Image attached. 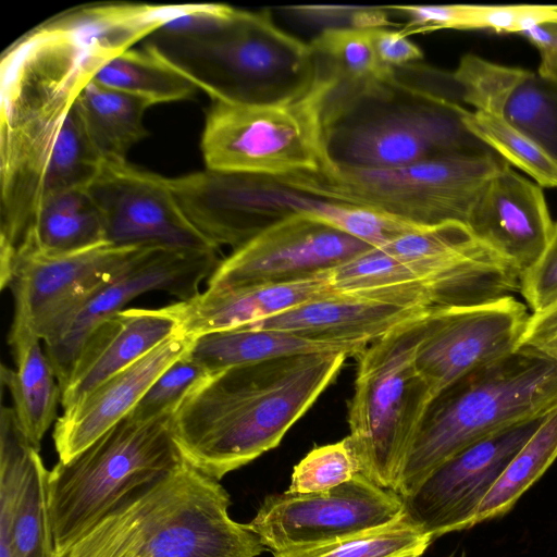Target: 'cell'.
<instances>
[{"mask_svg":"<svg viewBox=\"0 0 557 557\" xmlns=\"http://www.w3.org/2000/svg\"><path fill=\"white\" fill-rule=\"evenodd\" d=\"M133 3L77 8L24 34L0 63V286L49 194L87 187L102 162L77 99L98 70L149 35Z\"/></svg>","mask_w":557,"mask_h":557,"instance_id":"1","label":"cell"},{"mask_svg":"<svg viewBox=\"0 0 557 557\" xmlns=\"http://www.w3.org/2000/svg\"><path fill=\"white\" fill-rule=\"evenodd\" d=\"M348 354H299L230 368L196 385L172 414L182 458L220 481L275 448L334 382Z\"/></svg>","mask_w":557,"mask_h":557,"instance_id":"2","label":"cell"},{"mask_svg":"<svg viewBox=\"0 0 557 557\" xmlns=\"http://www.w3.org/2000/svg\"><path fill=\"white\" fill-rule=\"evenodd\" d=\"M420 67L394 69L385 79L325 97L330 166L387 169L493 151L467 128L451 73L422 82L426 67L419 78Z\"/></svg>","mask_w":557,"mask_h":557,"instance_id":"3","label":"cell"},{"mask_svg":"<svg viewBox=\"0 0 557 557\" xmlns=\"http://www.w3.org/2000/svg\"><path fill=\"white\" fill-rule=\"evenodd\" d=\"M231 497L183 460L127 496L63 557H258L265 549L228 513Z\"/></svg>","mask_w":557,"mask_h":557,"instance_id":"4","label":"cell"},{"mask_svg":"<svg viewBox=\"0 0 557 557\" xmlns=\"http://www.w3.org/2000/svg\"><path fill=\"white\" fill-rule=\"evenodd\" d=\"M145 48L191 81L211 101L292 102L310 91L317 75L309 44L276 26L270 10L236 9L219 27L195 37L154 32Z\"/></svg>","mask_w":557,"mask_h":557,"instance_id":"5","label":"cell"},{"mask_svg":"<svg viewBox=\"0 0 557 557\" xmlns=\"http://www.w3.org/2000/svg\"><path fill=\"white\" fill-rule=\"evenodd\" d=\"M557 406V362L520 347L448 386L430 403L401 468L396 493L410 494L467 446Z\"/></svg>","mask_w":557,"mask_h":557,"instance_id":"6","label":"cell"},{"mask_svg":"<svg viewBox=\"0 0 557 557\" xmlns=\"http://www.w3.org/2000/svg\"><path fill=\"white\" fill-rule=\"evenodd\" d=\"M172 413L148 420L127 414L87 448L48 473V509L57 557L127 496L184 459Z\"/></svg>","mask_w":557,"mask_h":557,"instance_id":"7","label":"cell"},{"mask_svg":"<svg viewBox=\"0 0 557 557\" xmlns=\"http://www.w3.org/2000/svg\"><path fill=\"white\" fill-rule=\"evenodd\" d=\"M434 311L397 326L356 357L348 436L362 474L395 492L412 440L433 399L414 360Z\"/></svg>","mask_w":557,"mask_h":557,"instance_id":"8","label":"cell"},{"mask_svg":"<svg viewBox=\"0 0 557 557\" xmlns=\"http://www.w3.org/2000/svg\"><path fill=\"white\" fill-rule=\"evenodd\" d=\"M505 163L488 151L387 169L330 166L276 178L317 198L422 226L451 222L466 225L482 188Z\"/></svg>","mask_w":557,"mask_h":557,"instance_id":"9","label":"cell"},{"mask_svg":"<svg viewBox=\"0 0 557 557\" xmlns=\"http://www.w3.org/2000/svg\"><path fill=\"white\" fill-rule=\"evenodd\" d=\"M329 87L317 74L310 91L292 102L212 100L201 136L206 169L271 177L329 169L323 135Z\"/></svg>","mask_w":557,"mask_h":557,"instance_id":"10","label":"cell"},{"mask_svg":"<svg viewBox=\"0 0 557 557\" xmlns=\"http://www.w3.org/2000/svg\"><path fill=\"white\" fill-rule=\"evenodd\" d=\"M190 222L215 246L239 247L285 219L308 215L325 221L335 205L267 175L203 170L168 177Z\"/></svg>","mask_w":557,"mask_h":557,"instance_id":"11","label":"cell"},{"mask_svg":"<svg viewBox=\"0 0 557 557\" xmlns=\"http://www.w3.org/2000/svg\"><path fill=\"white\" fill-rule=\"evenodd\" d=\"M403 515L398 493L358 474L329 491L268 495L245 524L274 554L357 535Z\"/></svg>","mask_w":557,"mask_h":557,"instance_id":"12","label":"cell"},{"mask_svg":"<svg viewBox=\"0 0 557 557\" xmlns=\"http://www.w3.org/2000/svg\"><path fill=\"white\" fill-rule=\"evenodd\" d=\"M147 246L107 243L62 257L18 258L8 285L14 299L8 337L27 333L48 341Z\"/></svg>","mask_w":557,"mask_h":557,"instance_id":"13","label":"cell"},{"mask_svg":"<svg viewBox=\"0 0 557 557\" xmlns=\"http://www.w3.org/2000/svg\"><path fill=\"white\" fill-rule=\"evenodd\" d=\"M545 416L493 433L445 460L403 497L405 516L433 541L473 527L481 503Z\"/></svg>","mask_w":557,"mask_h":557,"instance_id":"14","label":"cell"},{"mask_svg":"<svg viewBox=\"0 0 557 557\" xmlns=\"http://www.w3.org/2000/svg\"><path fill=\"white\" fill-rule=\"evenodd\" d=\"M222 259L218 250L189 251L147 246L114 280L96 292L45 343L61 389L70 379L81 348L103 320L125 309L134 298L149 292H165L188 300L200 293Z\"/></svg>","mask_w":557,"mask_h":557,"instance_id":"15","label":"cell"},{"mask_svg":"<svg viewBox=\"0 0 557 557\" xmlns=\"http://www.w3.org/2000/svg\"><path fill=\"white\" fill-rule=\"evenodd\" d=\"M86 188L102 216L109 244L220 251L187 218L168 177L127 160H102Z\"/></svg>","mask_w":557,"mask_h":557,"instance_id":"16","label":"cell"},{"mask_svg":"<svg viewBox=\"0 0 557 557\" xmlns=\"http://www.w3.org/2000/svg\"><path fill=\"white\" fill-rule=\"evenodd\" d=\"M529 315L527 306L512 295L475 306L435 310L414 360L432 397L516 352Z\"/></svg>","mask_w":557,"mask_h":557,"instance_id":"17","label":"cell"},{"mask_svg":"<svg viewBox=\"0 0 557 557\" xmlns=\"http://www.w3.org/2000/svg\"><path fill=\"white\" fill-rule=\"evenodd\" d=\"M370 248L367 243L321 220L295 215L270 225L233 249L207 280V289L310 276Z\"/></svg>","mask_w":557,"mask_h":557,"instance_id":"18","label":"cell"},{"mask_svg":"<svg viewBox=\"0 0 557 557\" xmlns=\"http://www.w3.org/2000/svg\"><path fill=\"white\" fill-rule=\"evenodd\" d=\"M48 473L13 407L0 413V557H57L48 509Z\"/></svg>","mask_w":557,"mask_h":557,"instance_id":"19","label":"cell"},{"mask_svg":"<svg viewBox=\"0 0 557 557\" xmlns=\"http://www.w3.org/2000/svg\"><path fill=\"white\" fill-rule=\"evenodd\" d=\"M433 309L413 286L368 294L335 293L246 326L339 344L368 345Z\"/></svg>","mask_w":557,"mask_h":557,"instance_id":"20","label":"cell"},{"mask_svg":"<svg viewBox=\"0 0 557 557\" xmlns=\"http://www.w3.org/2000/svg\"><path fill=\"white\" fill-rule=\"evenodd\" d=\"M466 226L521 276L541 258L555 223L541 186L505 163L482 188Z\"/></svg>","mask_w":557,"mask_h":557,"instance_id":"21","label":"cell"},{"mask_svg":"<svg viewBox=\"0 0 557 557\" xmlns=\"http://www.w3.org/2000/svg\"><path fill=\"white\" fill-rule=\"evenodd\" d=\"M194 337L173 335L64 410L53 429L59 461L71 460L125 418L157 377L189 350Z\"/></svg>","mask_w":557,"mask_h":557,"instance_id":"22","label":"cell"},{"mask_svg":"<svg viewBox=\"0 0 557 557\" xmlns=\"http://www.w3.org/2000/svg\"><path fill=\"white\" fill-rule=\"evenodd\" d=\"M173 304L158 308H125L100 322L84 342L62 389L66 410L106 380L180 333Z\"/></svg>","mask_w":557,"mask_h":557,"instance_id":"23","label":"cell"},{"mask_svg":"<svg viewBox=\"0 0 557 557\" xmlns=\"http://www.w3.org/2000/svg\"><path fill=\"white\" fill-rule=\"evenodd\" d=\"M335 293L326 270L286 282L206 289L173 306L180 318V332L198 336L268 320Z\"/></svg>","mask_w":557,"mask_h":557,"instance_id":"24","label":"cell"},{"mask_svg":"<svg viewBox=\"0 0 557 557\" xmlns=\"http://www.w3.org/2000/svg\"><path fill=\"white\" fill-rule=\"evenodd\" d=\"M40 342L27 333L8 337L15 369L1 367V383L11 394L18 424L37 450L55 419L62 395L54 368Z\"/></svg>","mask_w":557,"mask_h":557,"instance_id":"25","label":"cell"},{"mask_svg":"<svg viewBox=\"0 0 557 557\" xmlns=\"http://www.w3.org/2000/svg\"><path fill=\"white\" fill-rule=\"evenodd\" d=\"M368 345L325 342L275 330L235 327L195 336L188 355L212 374L299 354L343 351L356 358Z\"/></svg>","mask_w":557,"mask_h":557,"instance_id":"26","label":"cell"},{"mask_svg":"<svg viewBox=\"0 0 557 557\" xmlns=\"http://www.w3.org/2000/svg\"><path fill=\"white\" fill-rule=\"evenodd\" d=\"M103 244V220L87 188H71L45 197L17 259L62 257Z\"/></svg>","mask_w":557,"mask_h":557,"instance_id":"27","label":"cell"},{"mask_svg":"<svg viewBox=\"0 0 557 557\" xmlns=\"http://www.w3.org/2000/svg\"><path fill=\"white\" fill-rule=\"evenodd\" d=\"M87 134L102 160H126L128 151L148 136L145 112L151 106L91 79L77 99Z\"/></svg>","mask_w":557,"mask_h":557,"instance_id":"28","label":"cell"},{"mask_svg":"<svg viewBox=\"0 0 557 557\" xmlns=\"http://www.w3.org/2000/svg\"><path fill=\"white\" fill-rule=\"evenodd\" d=\"M92 79L139 98L151 107L189 99L198 89L191 81L146 48H131L112 58Z\"/></svg>","mask_w":557,"mask_h":557,"instance_id":"29","label":"cell"},{"mask_svg":"<svg viewBox=\"0 0 557 557\" xmlns=\"http://www.w3.org/2000/svg\"><path fill=\"white\" fill-rule=\"evenodd\" d=\"M317 72L334 82L331 91L346 92L392 75L375 54L370 30H322L309 42Z\"/></svg>","mask_w":557,"mask_h":557,"instance_id":"30","label":"cell"},{"mask_svg":"<svg viewBox=\"0 0 557 557\" xmlns=\"http://www.w3.org/2000/svg\"><path fill=\"white\" fill-rule=\"evenodd\" d=\"M557 458V406L543 419L481 503L474 524L506 515Z\"/></svg>","mask_w":557,"mask_h":557,"instance_id":"31","label":"cell"},{"mask_svg":"<svg viewBox=\"0 0 557 557\" xmlns=\"http://www.w3.org/2000/svg\"><path fill=\"white\" fill-rule=\"evenodd\" d=\"M432 537L405 513L381 528L326 543L274 553L273 557H406L422 556Z\"/></svg>","mask_w":557,"mask_h":557,"instance_id":"32","label":"cell"},{"mask_svg":"<svg viewBox=\"0 0 557 557\" xmlns=\"http://www.w3.org/2000/svg\"><path fill=\"white\" fill-rule=\"evenodd\" d=\"M499 117L557 162V82L527 70L508 95Z\"/></svg>","mask_w":557,"mask_h":557,"instance_id":"33","label":"cell"},{"mask_svg":"<svg viewBox=\"0 0 557 557\" xmlns=\"http://www.w3.org/2000/svg\"><path fill=\"white\" fill-rule=\"evenodd\" d=\"M463 122L479 140L509 165L530 175L539 186L557 187V162L502 117L466 110Z\"/></svg>","mask_w":557,"mask_h":557,"instance_id":"34","label":"cell"},{"mask_svg":"<svg viewBox=\"0 0 557 557\" xmlns=\"http://www.w3.org/2000/svg\"><path fill=\"white\" fill-rule=\"evenodd\" d=\"M527 70L497 64L467 53L451 73L461 102L474 111L499 116L504 103Z\"/></svg>","mask_w":557,"mask_h":557,"instance_id":"35","label":"cell"},{"mask_svg":"<svg viewBox=\"0 0 557 557\" xmlns=\"http://www.w3.org/2000/svg\"><path fill=\"white\" fill-rule=\"evenodd\" d=\"M362 474L361 465L350 437L336 443L317 446L294 468L292 493L329 491Z\"/></svg>","mask_w":557,"mask_h":557,"instance_id":"36","label":"cell"},{"mask_svg":"<svg viewBox=\"0 0 557 557\" xmlns=\"http://www.w3.org/2000/svg\"><path fill=\"white\" fill-rule=\"evenodd\" d=\"M209 375L187 351L157 377L128 414L148 420L172 413L188 392Z\"/></svg>","mask_w":557,"mask_h":557,"instance_id":"37","label":"cell"},{"mask_svg":"<svg viewBox=\"0 0 557 557\" xmlns=\"http://www.w3.org/2000/svg\"><path fill=\"white\" fill-rule=\"evenodd\" d=\"M546 22H557V5L459 4L456 29H491L517 33Z\"/></svg>","mask_w":557,"mask_h":557,"instance_id":"38","label":"cell"},{"mask_svg":"<svg viewBox=\"0 0 557 557\" xmlns=\"http://www.w3.org/2000/svg\"><path fill=\"white\" fill-rule=\"evenodd\" d=\"M287 13L323 29L350 28L373 30L388 26H401L389 18L386 7L357 5H293L283 8Z\"/></svg>","mask_w":557,"mask_h":557,"instance_id":"39","label":"cell"},{"mask_svg":"<svg viewBox=\"0 0 557 557\" xmlns=\"http://www.w3.org/2000/svg\"><path fill=\"white\" fill-rule=\"evenodd\" d=\"M519 292L532 312L557 300V223L541 258L520 276Z\"/></svg>","mask_w":557,"mask_h":557,"instance_id":"40","label":"cell"},{"mask_svg":"<svg viewBox=\"0 0 557 557\" xmlns=\"http://www.w3.org/2000/svg\"><path fill=\"white\" fill-rule=\"evenodd\" d=\"M370 35L376 58L385 67H404L423 58L422 50L399 29H373Z\"/></svg>","mask_w":557,"mask_h":557,"instance_id":"41","label":"cell"},{"mask_svg":"<svg viewBox=\"0 0 557 557\" xmlns=\"http://www.w3.org/2000/svg\"><path fill=\"white\" fill-rule=\"evenodd\" d=\"M520 347L557 362V300L529 315Z\"/></svg>","mask_w":557,"mask_h":557,"instance_id":"42","label":"cell"},{"mask_svg":"<svg viewBox=\"0 0 557 557\" xmlns=\"http://www.w3.org/2000/svg\"><path fill=\"white\" fill-rule=\"evenodd\" d=\"M555 22H546L531 26L530 28L520 33L532 45H534L540 53L546 51L554 42L555 39Z\"/></svg>","mask_w":557,"mask_h":557,"instance_id":"43","label":"cell"},{"mask_svg":"<svg viewBox=\"0 0 557 557\" xmlns=\"http://www.w3.org/2000/svg\"><path fill=\"white\" fill-rule=\"evenodd\" d=\"M555 39L553 45L541 54L539 74L557 82V22L554 23Z\"/></svg>","mask_w":557,"mask_h":557,"instance_id":"44","label":"cell"},{"mask_svg":"<svg viewBox=\"0 0 557 557\" xmlns=\"http://www.w3.org/2000/svg\"><path fill=\"white\" fill-rule=\"evenodd\" d=\"M406 557H422V556L411 555V556H406Z\"/></svg>","mask_w":557,"mask_h":557,"instance_id":"45","label":"cell"}]
</instances>
